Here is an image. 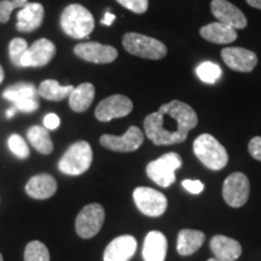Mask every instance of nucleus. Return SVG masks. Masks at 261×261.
<instances>
[{"label": "nucleus", "instance_id": "1", "mask_svg": "<svg viewBox=\"0 0 261 261\" xmlns=\"http://www.w3.org/2000/svg\"><path fill=\"white\" fill-rule=\"evenodd\" d=\"M197 123L195 110L189 104L174 99L145 117L144 130L155 145H174L185 142Z\"/></svg>", "mask_w": 261, "mask_h": 261}, {"label": "nucleus", "instance_id": "2", "mask_svg": "<svg viewBox=\"0 0 261 261\" xmlns=\"http://www.w3.org/2000/svg\"><path fill=\"white\" fill-rule=\"evenodd\" d=\"M60 23L62 31L74 39L87 38L94 29L93 15L80 4L68 5L62 12Z\"/></svg>", "mask_w": 261, "mask_h": 261}, {"label": "nucleus", "instance_id": "3", "mask_svg": "<svg viewBox=\"0 0 261 261\" xmlns=\"http://www.w3.org/2000/svg\"><path fill=\"white\" fill-rule=\"evenodd\" d=\"M122 46L133 56L144 60L160 61L167 56V46L158 39L139 34V33H126L122 38Z\"/></svg>", "mask_w": 261, "mask_h": 261}, {"label": "nucleus", "instance_id": "4", "mask_svg": "<svg viewBox=\"0 0 261 261\" xmlns=\"http://www.w3.org/2000/svg\"><path fill=\"white\" fill-rule=\"evenodd\" d=\"M194 152L197 159L212 171H220L226 167L228 155L226 149L212 135L203 133L194 140Z\"/></svg>", "mask_w": 261, "mask_h": 261}, {"label": "nucleus", "instance_id": "5", "mask_svg": "<svg viewBox=\"0 0 261 261\" xmlns=\"http://www.w3.org/2000/svg\"><path fill=\"white\" fill-rule=\"evenodd\" d=\"M92 160L91 145L85 140H80L67 149L58 162V169L67 175H81L90 168Z\"/></svg>", "mask_w": 261, "mask_h": 261}, {"label": "nucleus", "instance_id": "6", "mask_svg": "<svg viewBox=\"0 0 261 261\" xmlns=\"http://www.w3.org/2000/svg\"><path fill=\"white\" fill-rule=\"evenodd\" d=\"M181 165L180 155L177 152H167L148 163L146 174L160 187L168 188L175 181V171L180 168Z\"/></svg>", "mask_w": 261, "mask_h": 261}, {"label": "nucleus", "instance_id": "7", "mask_svg": "<svg viewBox=\"0 0 261 261\" xmlns=\"http://www.w3.org/2000/svg\"><path fill=\"white\" fill-rule=\"evenodd\" d=\"M106 220V211L99 203H90L84 207L75 219V230L81 238L89 240L96 236Z\"/></svg>", "mask_w": 261, "mask_h": 261}, {"label": "nucleus", "instance_id": "8", "mask_svg": "<svg viewBox=\"0 0 261 261\" xmlns=\"http://www.w3.org/2000/svg\"><path fill=\"white\" fill-rule=\"evenodd\" d=\"M38 89L31 83L11 85L3 92V97L12 103L18 112L34 113L39 109Z\"/></svg>", "mask_w": 261, "mask_h": 261}, {"label": "nucleus", "instance_id": "9", "mask_svg": "<svg viewBox=\"0 0 261 261\" xmlns=\"http://www.w3.org/2000/svg\"><path fill=\"white\" fill-rule=\"evenodd\" d=\"M137 208L148 217H160L167 210V197L155 189L139 187L133 191Z\"/></svg>", "mask_w": 261, "mask_h": 261}, {"label": "nucleus", "instance_id": "10", "mask_svg": "<svg viewBox=\"0 0 261 261\" xmlns=\"http://www.w3.org/2000/svg\"><path fill=\"white\" fill-rule=\"evenodd\" d=\"M250 184L246 174L234 172L225 179L223 185V197L230 207L238 208L247 203L249 198Z\"/></svg>", "mask_w": 261, "mask_h": 261}, {"label": "nucleus", "instance_id": "11", "mask_svg": "<svg viewBox=\"0 0 261 261\" xmlns=\"http://www.w3.org/2000/svg\"><path fill=\"white\" fill-rule=\"evenodd\" d=\"M103 148L116 152H132L138 150L144 143V133L136 126H130L123 136L103 135L99 138Z\"/></svg>", "mask_w": 261, "mask_h": 261}, {"label": "nucleus", "instance_id": "12", "mask_svg": "<svg viewBox=\"0 0 261 261\" xmlns=\"http://www.w3.org/2000/svg\"><path fill=\"white\" fill-rule=\"evenodd\" d=\"M132 110L133 103L128 97L123 94H113L98 104L94 115L98 121L109 122L113 119L127 116Z\"/></svg>", "mask_w": 261, "mask_h": 261}, {"label": "nucleus", "instance_id": "13", "mask_svg": "<svg viewBox=\"0 0 261 261\" xmlns=\"http://www.w3.org/2000/svg\"><path fill=\"white\" fill-rule=\"evenodd\" d=\"M74 54L80 60L96 64H109L116 61L119 52L114 46L96 41L81 42L74 47Z\"/></svg>", "mask_w": 261, "mask_h": 261}, {"label": "nucleus", "instance_id": "14", "mask_svg": "<svg viewBox=\"0 0 261 261\" xmlns=\"http://www.w3.org/2000/svg\"><path fill=\"white\" fill-rule=\"evenodd\" d=\"M56 55V46L48 39H39L28 47L21 60V68H41L50 63Z\"/></svg>", "mask_w": 261, "mask_h": 261}, {"label": "nucleus", "instance_id": "15", "mask_svg": "<svg viewBox=\"0 0 261 261\" xmlns=\"http://www.w3.org/2000/svg\"><path fill=\"white\" fill-rule=\"evenodd\" d=\"M221 58L230 69L240 73H252L259 61L255 52L238 46L223 48Z\"/></svg>", "mask_w": 261, "mask_h": 261}, {"label": "nucleus", "instance_id": "16", "mask_svg": "<svg viewBox=\"0 0 261 261\" xmlns=\"http://www.w3.org/2000/svg\"><path fill=\"white\" fill-rule=\"evenodd\" d=\"M212 14L218 22L237 29H244L247 27L248 21L242 10L238 9L232 3L227 0H212L211 3Z\"/></svg>", "mask_w": 261, "mask_h": 261}, {"label": "nucleus", "instance_id": "17", "mask_svg": "<svg viewBox=\"0 0 261 261\" xmlns=\"http://www.w3.org/2000/svg\"><path fill=\"white\" fill-rule=\"evenodd\" d=\"M137 250V240L130 234L119 236L108 244L104 250V261H128Z\"/></svg>", "mask_w": 261, "mask_h": 261}, {"label": "nucleus", "instance_id": "18", "mask_svg": "<svg viewBox=\"0 0 261 261\" xmlns=\"http://www.w3.org/2000/svg\"><path fill=\"white\" fill-rule=\"evenodd\" d=\"M45 16L44 6L39 3H28L17 14L16 28L22 33L34 32L42 24Z\"/></svg>", "mask_w": 261, "mask_h": 261}, {"label": "nucleus", "instance_id": "19", "mask_svg": "<svg viewBox=\"0 0 261 261\" xmlns=\"http://www.w3.org/2000/svg\"><path fill=\"white\" fill-rule=\"evenodd\" d=\"M57 181L52 175L42 173L29 179L25 184V192L35 200H46L56 194Z\"/></svg>", "mask_w": 261, "mask_h": 261}, {"label": "nucleus", "instance_id": "20", "mask_svg": "<svg viewBox=\"0 0 261 261\" xmlns=\"http://www.w3.org/2000/svg\"><path fill=\"white\" fill-rule=\"evenodd\" d=\"M211 249L214 257L221 261H236L242 254V247L233 238L215 234L211 240Z\"/></svg>", "mask_w": 261, "mask_h": 261}, {"label": "nucleus", "instance_id": "21", "mask_svg": "<svg viewBox=\"0 0 261 261\" xmlns=\"http://www.w3.org/2000/svg\"><path fill=\"white\" fill-rule=\"evenodd\" d=\"M167 238L160 231H150L143 246L144 261H165L167 255Z\"/></svg>", "mask_w": 261, "mask_h": 261}, {"label": "nucleus", "instance_id": "22", "mask_svg": "<svg viewBox=\"0 0 261 261\" xmlns=\"http://www.w3.org/2000/svg\"><path fill=\"white\" fill-rule=\"evenodd\" d=\"M200 35L212 44L226 45L236 41L237 31L221 22H213V23L201 27Z\"/></svg>", "mask_w": 261, "mask_h": 261}, {"label": "nucleus", "instance_id": "23", "mask_svg": "<svg viewBox=\"0 0 261 261\" xmlns=\"http://www.w3.org/2000/svg\"><path fill=\"white\" fill-rule=\"evenodd\" d=\"M205 236L202 231L184 228L178 233L177 250L180 255L188 256L197 252L204 243Z\"/></svg>", "mask_w": 261, "mask_h": 261}, {"label": "nucleus", "instance_id": "24", "mask_svg": "<svg viewBox=\"0 0 261 261\" xmlns=\"http://www.w3.org/2000/svg\"><path fill=\"white\" fill-rule=\"evenodd\" d=\"M94 86L91 83L80 84L79 86L74 87L73 92L69 96V107L75 113H84L93 103Z\"/></svg>", "mask_w": 261, "mask_h": 261}, {"label": "nucleus", "instance_id": "25", "mask_svg": "<svg viewBox=\"0 0 261 261\" xmlns=\"http://www.w3.org/2000/svg\"><path fill=\"white\" fill-rule=\"evenodd\" d=\"M73 90V85H65V86H63L57 80L47 79L39 85L38 93L44 99L52 100V102H60V100H63L67 97H69Z\"/></svg>", "mask_w": 261, "mask_h": 261}, {"label": "nucleus", "instance_id": "26", "mask_svg": "<svg viewBox=\"0 0 261 261\" xmlns=\"http://www.w3.org/2000/svg\"><path fill=\"white\" fill-rule=\"evenodd\" d=\"M27 137L29 143L37 151L42 155H50L54 151V143L48 135V129L41 126H32L28 129Z\"/></svg>", "mask_w": 261, "mask_h": 261}, {"label": "nucleus", "instance_id": "27", "mask_svg": "<svg viewBox=\"0 0 261 261\" xmlns=\"http://www.w3.org/2000/svg\"><path fill=\"white\" fill-rule=\"evenodd\" d=\"M220 67L213 62H203L196 68V74L205 84H215L221 76Z\"/></svg>", "mask_w": 261, "mask_h": 261}, {"label": "nucleus", "instance_id": "28", "mask_svg": "<svg viewBox=\"0 0 261 261\" xmlns=\"http://www.w3.org/2000/svg\"><path fill=\"white\" fill-rule=\"evenodd\" d=\"M24 261H50L47 247L40 241H32L24 250Z\"/></svg>", "mask_w": 261, "mask_h": 261}, {"label": "nucleus", "instance_id": "29", "mask_svg": "<svg viewBox=\"0 0 261 261\" xmlns=\"http://www.w3.org/2000/svg\"><path fill=\"white\" fill-rule=\"evenodd\" d=\"M28 50V44L24 39L22 38H14L10 41L9 45V55L10 60L15 67L21 68V60L24 56V54Z\"/></svg>", "mask_w": 261, "mask_h": 261}, {"label": "nucleus", "instance_id": "30", "mask_svg": "<svg viewBox=\"0 0 261 261\" xmlns=\"http://www.w3.org/2000/svg\"><path fill=\"white\" fill-rule=\"evenodd\" d=\"M8 146L10 151L14 154L16 158L24 160L29 158V148L25 140L19 135H11L8 139Z\"/></svg>", "mask_w": 261, "mask_h": 261}, {"label": "nucleus", "instance_id": "31", "mask_svg": "<svg viewBox=\"0 0 261 261\" xmlns=\"http://www.w3.org/2000/svg\"><path fill=\"white\" fill-rule=\"evenodd\" d=\"M28 4V0H3L0 2V23L9 22L15 9H22Z\"/></svg>", "mask_w": 261, "mask_h": 261}, {"label": "nucleus", "instance_id": "32", "mask_svg": "<svg viewBox=\"0 0 261 261\" xmlns=\"http://www.w3.org/2000/svg\"><path fill=\"white\" fill-rule=\"evenodd\" d=\"M123 8L135 12V14H144L148 11L149 0H116Z\"/></svg>", "mask_w": 261, "mask_h": 261}, {"label": "nucleus", "instance_id": "33", "mask_svg": "<svg viewBox=\"0 0 261 261\" xmlns=\"http://www.w3.org/2000/svg\"><path fill=\"white\" fill-rule=\"evenodd\" d=\"M182 188L190 192V194L198 195L204 190V184L200 180H191V179H185L181 181Z\"/></svg>", "mask_w": 261, "mask_h": 261}, {"label": "nucleus", "instance_id": "34", "mask_svg": "<svg viewBox=\"0 0 261 261\" xmlns=\"http://www.w3.org/2000/svg\"><path fill=\"white\" fill-rule=\"evenodd\" d=\"M248 151L253 159L261 162V137L256 136L250 139L249 144H248Z\"/></svg>", "mask_w": 261, "mask_h": 261}, {"label": "nucleus", "instance_id": "35", "mask_svg": "<svg viewBox=\"0 0 261 261\" xmlns=\"http://www.w3.org/2000/svg\"><path fill=\"white\" fill-rule=\"evenodd\" d=\"M60 122H61L60 117H58L56 114H54V113L47 114V115L44 117V126H45V128H47V129L54 130V129L58 128V127H60Z\"/></svg>", "mask_w": 261, "mask_h": 261}, {"label": "nucleus", "instance_id": "36", "mask_svg": "<svg viewBox=\"0 0 261 261\" xmlns=\"http://www.w3.org/2000/svg\"><path fill=\"white\" fill-rule=\"evenodd\" d=\"M115 19H116V16L112 14V12L108 11V12H106V15H104V17H103L102 21H100V23L104 24V25H108V27H109V25L113 24V22L115 21Z\"/></svg>", "mask_w": 261, "mask_h": 261}, {"label": "nucleus", "instance_id": "37", "mask_svg": "<svg viewBox=\"0 0 261 261\" xmlns=\"http://www.w3.org/2000/svg\"><path fill=\"white\" fill-rule=\"evenodd\" d=\"M247 4L254 9L261 10V0H246Z\"/></svg>", "mask_w": 261, "mask_h": 261}, {"label": "nucleus", "instance_id": "38", "mask_svg": "<svg viewBox=\"0 0 261 261\" xmlns=\"http://www.w3.org/2000/svg\"><path fill=\"white\" fill-rule=\"evenodd\" d=\"M16 112H17V109H16V107L12 106L10 109L6 110V117H8V119H12V117L15 116Z\"/></svg>", "mask_w": 261, "mask_h": 261}, {"label": "nucleus", "instance_id": "39", "mask_svg": "<svg viewBox=\"0 0 261 261\" xmlns=\"http://www.w3.org/2000/svg\"><path fill=\"white\" fill-rule=\"evenodd\" d=\"M5 77V73H4V69H3V67L0 65V84L3 83V80H4Z\"/></svg>", "mask_w": 261, "mask_h": 261}, {"label": "nucleus", "instance_id": "40", "mask_svg": "<svg viewBox=\"0 0 261 261\" xmlns=\"http://www.w3.org/2000/svg\"><path fill=\"white\" fill-rule=\"evenodd\" d=\"M207 261H221L219 259H217V257H211V259H208Z\"/></svg>", "mask_w": 261, "mask_h": 261}, {"label": "nucleus", "instance_id": "41", "mask_svg": "<svg viewBox=\"0 0 261 261\" xmlns=\"http://www.w3.org/2000/svg\"><path fill=\"white\" fill-rule=\"evenodd\" d=\"M0 261H4V259H3V255H2V254H0Z\"/></svg>", "mask_w": 261, "mask_h": 261}]
</instances>
